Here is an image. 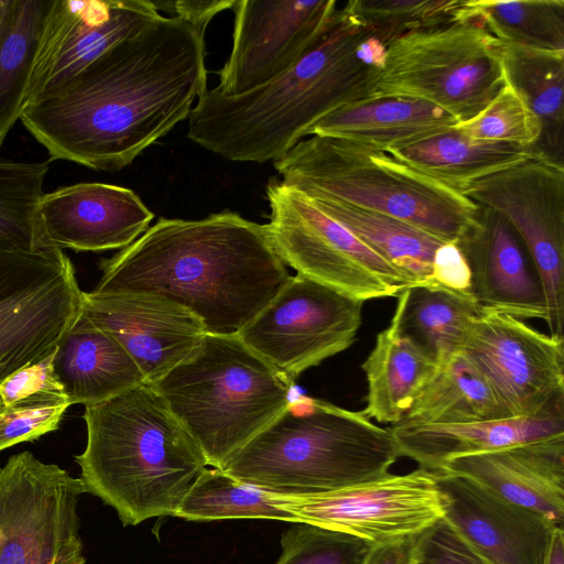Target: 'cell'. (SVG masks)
<instances>
[{"label": "cell", "instance_id": "1", "mask_svg": "<svg viewBox=\"0 0 564 564\" xmlns=\"http://www.w3.org/2000/svg\"><path fill=\"white\" fill-rule=\"evenodd\" d=\"M206 29L160 15L20 120L51 160L116 172L187 119L207 89Z\"/></svg>", "mask_w": 564, "mask_h": 564}, {"label": "cell", "instance_id": "2", "mask_svg": "<svg viewBox=\"0 0 564 564\" xmlns=\"http://www.w3.org/2000/svg\"><path fill=\"white\" fill-rule=\"evenodd\" d=\"M100 269L91 292L169 299L215 335H237L291 278L265 224L230 210L202 219L160 218Z\"/></svg>", "mask_w": 564, "mask_h": 564}, {"label": "cell", "instance_id": "3", "mask_svg": "<svg viewBox=\"0 0 564 564\" xmlns=\"http://www.w3.org/2000/svg\"><path fill=\"white\" fill-rule=\"evenodd\" d=\"M386 48L344 4L321 41L272 80L235 96L207 88L187 137L227 161L274 163L323 117L376 97Z\"/></svg>", "mask_w": 564, "mask_h": 564}, {"label": "cell", "instance_id": "4", "mask_svg": "<svg viewBox=\"0 0 564 564\" xmlns=\"http://www.w3.org/2000/svg\"><path fill=\"white\" fill-rule=\"evenodd\" d=\"M83 417L86 446L75 460L85 494L112 507L124 527L175 516L208 465L155 389L143 383L86 405Z\"/></svg>", "mask_w": 564, "mask_h": 564}, {"label": "cell", "instance_id": "5", "mask_svg": "<svg viewBox=\"0 0 564 564\" xmlns=\"http://www.w3.org/2000/svg\"><path fill=\"white\" fill-rule=\"evenodd\" d=\"M399 457L390 427L299 395L221 469L274 496H306L384 477Z\"/></svg>", "mask_w": 564, "mask_h": 564}, {"label": "cell", "instance_id": "6", "mask_svg": "<svg viewBox=\"0 0 564 564\" xmlns=\"http://www.w3.org/2000/svg\"><path fill=\"white\" fill-rule=\"evenodd\" d=\"M273 164L281 183L314 200L387 214L444 242H457L479 212L460 192L367 143L312 134Z\"/></svg>", "mask_w": 564, "mask_h": 564}, {"label": "cell", "instance_id": "7", "mask_svg": "<svg viewBox=\"0 0 564 564\" xmlns=\"http://www.w3.org/2000/svg\"><path fill=\"white\" fill-rule=\"evenodd\" d=\"M151 386L215 468H223L294 398V381L238 335L206 333L187 359Z\"/></svg>", "mask_w": 564, "mask_h": 564}, {"label": "cell", "instance_id": "8", "mask_svg": "<svg viewBox=\"0 0 564 564\" xmlns=\"http://www.w3.org/2000/svg\"><path fill=\"white\" fill-rule=\"evenodd\" d=\"M505 84L501 42L471 9L465 19L391 42L376 97L423 100L460 123L477 116Z\"/></svg>", "mask_w": 564, "mask_h": 564}, {"label": "cell", "instance_id": "9", "mask_svg": "<svg viewBox=\"0 0 564 564\" xmlns=\"http://www.w3.org/2000/svg\"><path fill=\"white\" fill-rule=\"evenodd\" d=\"M272 246L285 265L362 302L398 296L415 283L311 198L279 180L267 186Z\"/></svg>", "mask_w": 564, "mask_h": 564}, {"label": "cell", "instance_id": "10", "mask_svg": "<svg viewBox=\"0 0 564 564\" xmlns=\"http://www.w3.org/2000/svg\"><path fill=\"white\" fill-rule=\"evenodd\" d=\"M83 294L63 250L0 247V381L57 348L83 313Z\"/></svg>", "mask_w": 564, "mask_h": 564}, {"label": "cell", "instance_id": "11", "mask_svg": "<svg viewBox=\"0 0 564 564\" xmlns=\"http://www.w3.org/2000/svg\"><path fill=\"white\" fill-rule=\"evenodd\" d=\"M80 478L31 452L0 466V564H85Z\"/></svg>", "mask_w": 564, "mask_h": 564}, {"label": "cell", "instance_id": "12", "mask_svg": "<svg viewBox=\"0 0 564 564\" xmlns=\"http://www.w3.org/2000/svg\"><path fill=\"white\" fill-rule=\"evenodd\" d=\"M533 151V150H532ZM503 216L539 272L549 335L564 339V166L540 152L470 183L462 192Z\"/></svg>", "mask_w": 564, "mask_h": 564}, {"label": "cell", "instance_id": "13", "mask_svg": "<svg viewBox=\"0 0 564 564\" xmlns=\"http://www.w3.org/2000/svg\"><path fill=\"white\" fill-rule=\"evenodd\" d=\"M362 306V301L296 273L237 335L295 381L308 368L351 346Z\"/></svg>", "mask_w": 564, "mask_h": 564}, {"label": "cell", "instance_id": "14", "mask_svg": "<svg viewBox=\"0 0 564 564\" xmlns=\"http://www.w3.org/2000/svg\"><path fill=\"white\" fill-rule=\"evenodd\" d=\"M459 351L487 380L507 419L564 408V339L479 306Z\"/></svg>", "mask_w": 564, "mask_h": 564}, {"label": "cell", "instance_id": "15", "mask_svg": "<svg viewBox=\"0 0 564 564\" xmlns=\"http://www.w3.org/2000/svg\"><path fill=\"white\" fill-rule=\"evenodd\" d=\"M271 496L295 522L349 534L371 544L419 535L444 516L435 474L424 468L388 474L327 492Z\"/></svg>", "mask_w": 564, "mask_h": 564}, {"label": "cell", "instance_id": "16", "mask_svg": "<svg viewBox=\"0 0 564 564\" xmlns=\"http://www.w3.org/2000/svg\"><path fill=\"white\" fill-rule=\"evenodd\" d=\"M337 6L334 0L236 1L232 45L215 88L240 95L284 73L321 41Z\"/></svg>", "mask_w": 564, "mask_h": 564}, {"label": "cell", "instance_id": "17", "mask_svg": "<svg viewBox=\"0 0 564 564\" xmlns=\"http://www.w3.org/2000/svg\"><path fill=\"white\" fill-rule=\"evenodd\" d=\"M160 15L155 3L147 0H52L34 56L25 106L61 89Z\"/></svg>", "mask_w": 564, "mask_h": 564}, {"label": "cell", "instance_id": "18", "mask_svg": "<svg viewBox=\"0 0 564 564\" xmlns=\"http://www.w3.org/2000/svg\"><path fill=\"white\" fill-rule=\"evenodd\" d=\"M83 314L120 343L149 384L187 359L206 334L191 311L151 293L84 292Z\"/></svg>", "mask_w": 564, "mask_h": 564}, {"label": "cell", "instance_id": "19", "mask_svg": "<svg viewBox=\"0 0 564 564\" xmlns=\"http://www.w3.org/2000/svg\"><path fill=\"white\" fill-rule=\"evenodd\" d=\"M153 217L132 189L89 182L43 194L34 221L40 248L99 252L128 247Z\"/></svg>", "mask_w": 564, "mask_h": 564}, {"label": "cell", "instance_id": "20", "mask_svg": "<svg viewBox=\"0 0 564 564\" xmlns=\"http://www.w3.org/2000/svg\"><path fill=\"white\" fill-rule=\"evenodd\" d=\"M433 473L443 518L489 564H544L554 524L468 477Z\"/></svg>", "mask_w": 564, "mask_h": 564}, {"label": "cell", "instance_id": "21", "mask_svg": "<svg viewBox=\"0 0 564 564\" xmlns=\"http://www.w3.org/2000/svg\"><path fill=\"white\" fill-rule=\"evenodd\" d=\"M456 245L469 267L471 295L479 306L522 321H546L539 272L519 234L503 216L479 205L475 223Z\"/></svg>", "mask_w": 564, "mask_h": 564}, {"label": "cell", "instance_id": "22", "mask_svg": "<svg viewBox=\"0 0 564 564\" xmlns=\"http://www.w3.org/2000/svg\"><path fill=\"white\" fill-rule=\"evenodd\" d=\"M440 470L468 477L563 527L564 435L456 457Z\"/></svg>", "mask_w": 564, "mask_h": 564}, {"label": "cell", "instance_id": "23", "mask_svg": "<svg viewBox=\"0 0 564 564\" xmlns=\"http://www.w3.org/2000/svg\"><path fill=\"white\" fill-rule=\"evenodd\" d=\"M400 456L440 470L453 458L564 435V408L535 416L456 424L391 425Z\"/></svg>", "mask_w": 564, "mask_h": 564}, {"label": "cell", "instance_id": "24", "mask_svg": "<svg viewBox=\"0 0 564 564\" xmlns=\"http://www.w3.org/2000/svg\"><path fill=\"white\" fill-rule=\"evenodd\" d=\"M54 371L72 405L95 404L147 383L120 343L83 313L57 346Z\"/></svg>", "mask_w": 564, "mask_h": 564}, {"label": "cell", "instance_id": "25", "mask_svg": "<svg viewBox=\"0 0 564 564\" xmlns=\"http://www.w3.org/2000/svg\"><path fill=\"white\" fill-rule=\"evenodd\" d=\"M448 112L430 102L375 97L341 107L311 127L307 135H325L383 150L415 143L456 126Z\"/></svg>", "mask_w": 564, "mask_h": 564}, {"label": "cell", "instance_id": "26", "mask_svg": "<svg viewBox=\"0 0 564 564\" xmlns=\"http://www.w3.org/2000/svg\"><path fill=\"white\" fill-rule=\"evenodd\" d=\"M478 307L471 294L433 282L419 283L398 295L390 326L441 367L459 352Z\"/></svg>", "mask_w": 564, "mask_h": 564}, {"label": "cell", "instance_id": "27", "mask_svg": "<svg viewBox=\"0 0 564 564\" xmlns=\"http://www.w3.org/2000/svg\"><path fill=\"white\" fill-rule=\"evenodd\" d=\"M386 151L417 172L458 192L533 154L532 150L519 145L471 139L455 126L415 143Z\"/></svg>", "mask_w": 564, "mask_h": 564}, {"label": "cell", "instance_id": "28", "mask_svg": "<svg viewBox=\"0 0 564 564\" xmlns=\"http://www.w3.org/2000/svg\"><path fill=\"white\" fill-rule=\"evenodd\" d=\"M367 379L361 411L379 423H399L437 367L390 325L377 335L361 366Z\"/></svg>", "mask_w": 564, "mask_h": 564}, {"label": "cell", "instance_id": "29", "mask_svg": "<svg viewBox=\"0 0 564 564\" xmlns=\"http://www.w3.org/2000/svg\"><path fill=\"white\" fill-rule=\"evenodd\" d=\"M501 55L506 82L541 122L533 151L563 163L564 51L501 43Z\"/></svg>", "mask_w": 564, "mask_h": 564}, {"label": "cell", "instance_id": "30", "mask_svg": "<svg viewBox=\"0 0 564 564\" xmlns=\"http://www.w3.org/2000/svg\"><path fill=\"white\" fill-rule=\"evenodd\" d=\"M507 419L492 389L463 354L437 367L399 423L456 424Z\"/></svg>", "mask_w": 564, "mask_h": 564}, {"label": "cell", "instance_id": "31", "mask_svg": "<svg viewBox=\"0 0 564 564\" xmlns=\"http://www.w3.org/2000/svg\"><path fill=\"white\" fill-rule=\"evenodd\" d=\"M312 200L415 283L432 282L434 253L444 241L387 214L338 202Z\"/></svg>", "mask_w": 564, "mask_h": 564}, {"label": "cell", "instance_id": "32", "mask_svg": "<svg viewBox=\"0 0 564 564\" xmlns=\"http://www.w3.org/2000/svg\"><path fill=\"white\" fill-rule=\"evenodd\" d=\"M52 0H0V147L20 119Z\"/></svg>", "mask_w": 564, "mask_h": 564}, {"label": "cell", "instance_id": "33", "mask_svg": "<svg viewBox=\"0 0 564 564\" xmlns=\"http://www.w3.org/2000/svg\"><path fill=\"white\" fill-rule=\"evenodd\" d=\"M175 517L188 521L272 519L295 522L269 492L245 484L221 468H205L195 479Z\"/></svg>", "mask_w": 564, "mask_h": 564}, {"label": "cell", "instance_id": "34", "mask_svg": "<svg viewBox=\"0 0 564 564\" xmlns=\"http://www.w3.org/2000/svg\"><path fill=\"white\" fill-rule=\"evenodd\" d=\"M469 4L501 43L564 51L563 0H470Z\"/></svg>", "mask_w": 564, "mask_h": 564}, {"label": "cell", "instance_id": "35", "mask_svg": "<svg viewBox=\"0 0 564 564\" xmlns=\"http://www.w3.org/2000/svg\"><path fill=\"white\" fill-rule=\"evenodd\" d=\"M346 7L386 46L406 34L471 14L466 0H351Z\"/></svg>", "mask_w": 564, "mask_h": 564}, {"label": "cell", "instance_id": "36", "mask_svg": "<svg viewBox=\"0 0 564 564\" xmlns=\"http://www.w3.org/2000/svg\"><path fill=\"white\" fill-rule=\"evenodd\" d=\"M48 167L50 161H0V247L40 249L35 208Z\"/></svg>", "mask_w": 564, "mask_h": 564}, {"label": "cell", "instance_id": "37", "mask_svg": "<svg viewBox=\"0 0 564 564\" xmlns=\"http://www.w3.org/2000/svg\"><path fill=\"white\" fill-rule=\"evenodd\" d=\"M455 128L471 139L530 150L536 147L542 133L539 118L507 82L477 116Z\"/></svg>", "mask_w": 564, "mask_h": 564}, {"label": "cell", "instance_id": "38", "mask_svg": "<svg viewBox=\"0 0 564 564\" xmlns=\"http://www.w3.org/2000/svg\"><path fill=\"white\" fill-rule=\"evenodd\" d=\"M281 536L276 564H361L372 544L322 527L293 522Z\"/></svg>", "mask_w": 564, "mask_h": 564}, {"label": "cell", "instance_id": "39", "mask_svg": "<svg viewBox=\"0 0 564 564\" xmlns=\"http://www.w3.org/2000/svg\"><path fill=\"white\" fill-rule=\"evenodd\" d=\"M65 393L45 392L0 409V451L58 429L70 406Z\"/></svg>", "mask_w": 564, "mask_h": 564}, {"label": "cell", "instance_id": "40", "mask_svg": "<svg viewBox=\"0 0 564 564\" xmlns=\"http://www.w3.org/2000/svg\"><path fill=\"white\" fill-rule=\"evenodd\" d=\"M411 564H489L444 518L416 536Z\"/></svg>", "mask_w": 564, "mask_h": 564}, {"label": "cell", "instance_id": "41", "mask_svg": "<svg viewBox=\"0 0 564 564\" xmlns=\"http://www.w3.org/2000/svg\"><path fill=\"white\" fill-rule=\"evenodd\" d=\"M57 348L46 358L12 372L0 381V402L3 406L34 394L65 393L54 371Z\"/></svg>", "mask_w": 564, "mask_h": 564}, {"label": "cell", "instance_id": "42", "mask_svg": "<svg viewBox=\"0 0 564 564\" xmlns=\"http://www.w3.org/2000/svg\"><path fill=\"white\" fill-rule=\"evenodd\" d=\"M431 281L458 293L471 294L469 267L456 242H444L436 249Z\"/></svg>", "mask_w": 564, "mask_h": 564}, {"label": "cell", "instance_id": "43", "mask_svg": "<svg viewBox=\"0 0 564 564\" xmlns=\"http://www.w3.org/2000/svg\"><path fill=\"white\" fill-rule=\"evenodd\" d=\"M235 0H177L154 2L158 10L165 8L171 15L185 19L207 29L212 19L219 12L232 9Z\"/></svg>", "mask_w": 564, "mask_h": 564}, {"label": "cell", "instance_id": "44", "mask_svg": "<svg viewBox=\"0 0 564 564\" xmlns=\"http://www.w3.org/2000/svg\"><path fill=\"white\" fill-rule=\"evenodd\" d=\"M417 535L372 544L361 564H411Z\"/></svg>", "mask_w": 564, "mask_h": 564}, {"label": "cell", "instance_id": "45", "mask_svg": "<svg viewBox=\"0 0 564 564\" xmlns=\"http://www.w3.org/2000/svg\"><path fill=\"white\" fill-rule=\"evenodd\" d=\"M544 564H564L563 527L554 528Z\"/></svg>", "mask_w": 564, "mask_h": 564}, {"label": "cell", "instance_id": "46", "mask_svg": "<svg viewBox=\"0 0 564 564\" xmlns=\"http://www.w3.org/2000/svg\"><path fill=\"white\" fill-rule=\"evenodd\" d=\"M2 406V404L0 403V408Z\"/></svg>", "mask_w": 564, "mask_h": 564}, {"label": "cell", "instance_id": "47", "mask_svg": "<svg viewBox=\"0 0 564 564\" xmlns=\"http://www.w3.org/2000/svg\"><path fill=\"white\" fill-rule=\"evenodd\" d=\"M1 409V408H0Z\"/></svg>", "mask_w": 564, "mask_h": 564}]
</instances>
